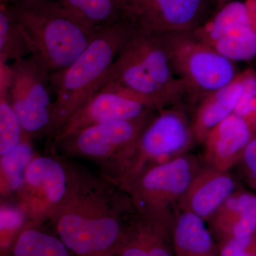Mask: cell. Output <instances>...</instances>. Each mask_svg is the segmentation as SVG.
<instances>
[{"instance_id":"obj_3","label":"cell","mask_w":256,"mask_h":256,"mask_svg":"<svg viewBox=\"0 0 256 256\" xmlns=\"http://www.w3.org/2000/svg\"><path fill=\"white\" fill-rule=\"evenodd\" d=\"M136 28L126 18L104 28L73 63L50 75L55 95L52 120L46 133L50 141L69 119L104 87L116 57Z\"/></svg>"},{"instance_id":"obj_13","label":"cell","mask_w":256,"mask_h":256,"mask_svg":"<svg viewBox=\"0 0 256 256\" xmlns=\"http://www.w3.org/2000/svg\"><path fill=\"white\" fill-rule=\"evenodd\" d=\"M156 111L158 110L136 94L114 84H106L69 119L55 134L52 142L90 126L109 121L138 118Z\"/></svg>"},{"instance_id":"obj_18","label":"cell","mask_w":256,"mask_h":256,"mask_svg":"<svg viewBox=\"0 0 256 256\" xmlns=\"http://www.w3.org/2000/svg\"><path fill=\"white\" fill-rule=\"evenodd\" d=\"M245 74L208 94L196 106L192 128L196 142L203 143L208 133L235 112L244 90Z\"/></svg>"},{"instance_id":"obj_7","label":"cell","mask_w":256,"mask_h":256,"mask_svg":"<svg viewBox=\"0 0 256 256\" xmlns=\"http://www.w3.org/2000/svg\"><path fill=\"white\" fill-rule=\"evenodd\" d=\"M156 112L84 128L52 143V149L65 156L92 160L106 174L136 144Z\"/></svg>"},{"instance_id":"obj_9","label":"cell","mask_w":256,"mask_h":256,"mask_svg":"<svg viewBox=\"0 0 256 256\" xmlns=\"http://www.w3.org/2000/svg\"><path fill=\"white\" fill-rule=\"evenodd\" d=\"M8 98L24 131L28 136L46 134L53 112L50 75L37 56L15 60L10 66Z\"/></svg>"},{"instance_id":"obj_6","label":"cell","mask_w":256,"mask_h":256,"mask_svg":"<svg viewBox=\"0 0 256 256\" xmlns=\"http://www.w3.org/2000/svg\"><path fill=\"white\" fill-rule=\"evenodd\" d=\"M175 75L184 84L188 101L195 106L208 94L233 82L240 74L236 62L192 32L166 34Z\"/></svg>"},{"instance_id":"obj_26","label":"cell","mask_w":256,"mask_h":256,"mask_svg":"<svg viewBox=\"0 0 256 256\" xmlns=\"http://www.w3.org/2000/svg\"><path fill=\"white\" fill-rule=\"evenodd\" d=\"M28 220L21 207L1 206V242L0 254L4 252L21 233Z\"/></svg>"},{"instance_id":"obj_14","label":"cell","mask_w":256,"mask_h":256,"mask_svg":"<svg viewBox=\"0 0 256 256\" xmlns=\"http://www.w3.org/2000/svg\"><path fill=\"white\" fill-rule=\"evenodd\" d=\"M174 222L134 210L124 222L114 256H174Z\"/></svg>"},{"instance_id":"obj_15","label":"cell","mask_w":256,"mask_h":256,"mask_svg":"<svg viewBox=\"0 0 256 256\" xmlns=\"http://www.w3.org/2000/svg\"><path fill=\"white\" fill-rule=\"evenodd\" d=\"M235 181L228 172L208 166L198 171L178 203L180 210L190 212L208 222L235 191Z\"/></svg>"},{"instance_id":"obj_25","label":"cell","mask_w":256,"mask_h":256,"mask_svg":"<svg viewBox=\"0 0 256 256\" xmlns=\"http://www.w3.org/2000/svg\"><path fill=\"white\" fill-rule=\"evenodd\" d=\"M245 74L244 90L234 114L242 118L256 136V72L248 68Z\"/></svg>"},{"instance_id":"obj_24","label":"cell","mask_w":256,"mask_h":256,"mask_svg":"<svg viewBox=\"0 0 256 256\" xmlns=\"http://www.w3.org/2000/svg\"><path fill=\"white\" fill-rule=\"evenodd\" d=\"M0 80V156L12 150L22 140L25 132L8 98L10 75L1 74Z\"/></svg>"},{"instance_id":"obj_5","label":"cell","mask_w":256,"mask_h":256,"mask_svg":"<svg viewBox=\"0 0 256 256\" xmlns=\"http://www.w3.org/2000/svg\"><path fill=\"white\" fill-rule=\"evenodd\" d=\"M196 141L184 106L158 110L137 142L102 175L124 188L146 170L178 158Z\"/></svg>"},{"instance_id":"obj_17","label":"cell","mask_w":256,"mask_h":256,"mask_svg":"<svg viewBox=\"0 0 256 256\" xmlns=\"http://www.w3.org/2000/svg\"><path fill=\"white\" fill-rule=\"evenodd\" d=\"M208 222L217 244L256 234V196L234 192Z\"/></svg>"},{"instance_id":"obj_21","label":"cell","mask_w":256,"mask_h":256,"mask_svg":"<svg viewBox=\"0 0 256 256\" xmlns=\"http://www.w3.org/2000/svg\"><path fill=\"white\" fill-rule=\"evenodd\" d=\"M0 256H75L54 233L28 222L11 246Z\"/></svg>"},{"instance_id":"obj_12","label":"cell","mask_w":256,"mask_h":256,"mask_svg":"<svg viewBox=\"0 0 256 256\" xmlns=\"http://www.w3.org/2000/svg\"><path fill=\"white\" fill-rule=\"evenodd\" d=\"M214 45L235 62L256 58V0H232L214 12L206 24Z\"/></svg>"},{"instance_id":"obj_19","label":"cell","mask_w":256,"mask_h":256,"mask_svg":"<svg viewBox=\"0 0 256 256\" xmlns=\"http://www.w3.org/2000/svg\"><path fill=\"white\" fill-rule=\"evenodd\" d=\"M172 242L174 256H220L204 220L190 212L180 210L175 217Z\"/></svg>"},{"instance_id":"obj_28","label":"cell","mask_w":256,"mask_h":256,"mask_svg":"<svg viewBox=\"0 0 256 256\" xmlns=\"http://www.w3.org/2000/svg\"><path fill=\"white\" fill-rule=\"evenodd\" d=\"M242 159H244L248 170L256 182V136L252 138L247 146Z\"/></svg>"},{"instance_id":"obj_29","label":"cell","mask_w":256,"mask_h":256,"mask_svg":"<svg viewBox=\"0 0 256 256\" xmlns=\"http://www.w3.org/2000/svg\"><path fill=\"white\" fill-rule=\"evenodd\" d=\"M210 1H212V4L214 5L216 9H218V8L225 4L226 3L232 0H210Z\"/></svg>"},{"instance_id":"obj_1","label":"cell","mask_w":256,"mask_h":256,"mask_svg":"<svg viewBox=\"0 0 256 256\" xmlns=\"http://www.w3.org/2000/svg\"><path fill=\"white\" fill-rule=\"evenodd\" d=\"M66 164L68 192L50 220L54 233L75 256H114L124 222L134 210L130 198L102 174Z\"/></svg>"},{"instance_id":"obj_23","label":"cell","mask_w":256,"mask_h":256,"mask_svg":"<svg viewBox=\"0 0 256 256\" xmlns=\"http://www.w3.org/2000/svg\"><path fill=\"white\" fill-rule=\"evenodd\" d=\"M34 54V47L22 26L12 16L6 4H0V64Z\"/></svg>"},{"instance_id":"obj_30","label":"cell","mask_w":256,"mask_h":256,"mask_svg":"<svg viewBox=\"0 0 256 256\" xmlns=\"http://www.w3.org/2000/svg\"><path fill=\"white\" fill-rule=\"evenodd\" d=\"M22 0H0V4H10Z\"/></svg>"},{"instance_id":"obj_11","label":"cell","mask_w":256,"mask_h":256,"mask_svg":"<svg viewBox=\"0 0 256 256\" xmlns=\"http://www.w3.org/2000/svg\"><path fill=\"white\" fill-rule=\"evenodd\" d=\"M210 0H126L124 18L138 30L192 32L212 14Z\"/></svg>"},{"instance_id":"obj_8","label":"cell","mask_w":256,"mask_h":256,"mask_svg":"<svg viewBox=\"0 0 256 256\" xmlns=\"http://www.w3.org/2000/svg\"><path fill=\"white\" fill-rule=\"evenodd\" d=\"M198 172L196 160L184 154L152 166L122 190L138 212L174 222L172 208L178 204Z\"/></svg>"},{"instance_id":"obj_20","label":"cell","mask_w":256,"mask_h":256,"mask_svg":"<svg viewBox=\"0 0 256 256\" xmlns=\"http://www.w3.org/2000/svg\"><path fill=\"white\" fill-rule=\"evenodd\" d=\"M74 18L100 31L124 20L126 0H60Z\"/></svg>"},{"instance_id":"obj_22","label":"cell","mask_w":256,"mask_h":256,"mask_svg":"<svg viewBox=\"0 0 256 256\" xmlns=\"http://www.w3.org/2000/svg\"><path fill=\"white\" fill-rule=\"evenodd\" d=\"M31 136L25 133L22 142L12 150L1 156L0 176L3 196L18 194L24 180L28 165L36 156L32 146Z\"/></svg>"},{"instance_id":"obj_31","label":"cell","mask_w":256,"mask_h":256,"mask_svg":"<svg viewBox=\"0 0 256 256\" xmlns=\"http://www.w3.org/2000/svg\"></svg>"},{"instance_id":"obj_10","label":"cell","mask_w":256,"mask_h":256,"mask_svg":"<svg viewBox=\"0 0 256 256\" xmlns=\"http://www.w3.org/2000/svg\"><path fill=\"white\" fill-rule=\"evenodd\" d=\"M67 164L56 156H36L16 194L28 222L43 225L63 203L68 188Z\"/></svg>"},{"instance_id":"obj_27","label":"cell","mask_w":256,"mask_h":256,"mask_svg":"<svg viewBox=\"0 0 256 256\" xmlns=\"http://www.w3.org/2000/svg\"><path fill=\"white\" fill-rule=\"evenodd\" d=\"M220 256H256V234L218 244Z\"/></svg>"},{"instance_id":"obj_4","label":"cell","mask_w":256,"mask_h":256,"mask_svg":"<svg viewBox=\"0 0 256 256\" xmlns=\"http://www.w3.org/2000/svg\"><path fill=\"white\" fill-rule=\"evenodd\" d=\"M6 5L30 37L34 55L52 74L73 63L100 32L82 24L60 0H22Z\"/></svg>"},{"instance_id":"obj_2","label":"cell","mask_w":256,"mask_h":256,"mask_svg":"<svg viewBox=\"0 0 256 256\" xmlns=\"http://www.w3.org/2000/svg\"><path fill=\"white\" fill-rule=\"evenodd\" d=\"M106 84L142 98L156 110L184 106L188 92L175 75L166 34L136 28L120 50Z\"/></svg>"},{"instance_id":"obj_16","label":"cell","mask_w":256,"mask_h":256,"mask_svg":"<svg viewBox=\"0 0 256 256\" xmlns=\"http://www.w3.org/2000/svg\"><path fill=\"white\" fill-rule=\"evenodd\" d=\"M254 138L246 122L237 114H232L213 128L204 141V159L208 166L228 172L242 159Z\"/></svg>"}]
</instances>
